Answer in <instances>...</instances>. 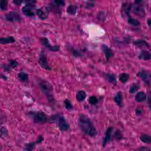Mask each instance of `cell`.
<instances>
[{"mask_svg": "<svg viewBox=\"0 0 151 151\" xmlns=\"http://www.w3.org/2000/svg\"><path fill=\"white\" fill-rule=\"evenodd\" d=\"M143 113H144V111H143V109H141V108H138V109L136 110V114L138 115V116H139V115L143 114Z\"/></svg>", "mask_w": 151, "mask_h": 151, "instance_id": "35", "label": "cell"}, {"mask_svg": "<svg viewBox=\"0 0 151 151\" xmlns=\"http://www.w3.org/2000/svg\"><path fill=\"white\" fill-rule=\"evenodd\" d=\"M78 8L75 5H71L67 9V13L71 15H75L77 13Z\"/></svg>", "mask_w": 151, "mask_h": 151, "instance_id": "21", "label": "cell"}, {"mask_svg": "<svg viewBox=\"0 0 151 151\" xmlns=\"http://www.w3.org/2000/svg\"><path fill=\"white\" fill-rule=\"evenodd\" d=\"M137 75L141 78L146 84H147L148 86H150V82H151V74L149 71L145 69H142L139 72Z\"/></svg>", "mask_w": 151, "mask_h": 151, "instance_id": "6", "label": "cell"}, {"mask_svg": "<svg viewBox=\"0 0 151 151\" xmlns=\"http://www.w3.org/2000/svg\"><path fill=\"white\" fill-rule=\"evenodd\" d=\"M55 121H56L58 127L62 131H66L70 128V125L62 115L55 116Z\"/></svg>", "mask_w": 151, "mask_h": 151, "instance_id": "4", "label": "cell"}, {"mask_svg": "<svg viewBox=\"0 0 151 151\" xmlns=\"http://www.w3.org/2000/svg\"><path fill=\"white\" fill-rule=\"evenodd\" d=\"M101 48L107 60H109L113 56V52L107 46L105 45H102L101 46Z\"/></svg>", "mask_w": 151, "mask_h": 151, "instance_id": "11", "label": "cell"}, {"mask_svg": "<svg viewBox=\"0 0 151 151\" xmlns=\"http://www.w3.org/2000/svg\"><path fill=\"white\" fill-rule=\"evenodd\" d=\"M52 5L54 6L57 7V8H60L64 6L65 5V3L64 1H55L53 2Z\"/></svg>", "mask_w": 151, "mask_h": 151, "instance_id": "28", "label": "cell"}, {"mask_svg": "<svg viewBox=\"0 0 151 151\" xmlns=\"http://www.w3.org/2000/svg\"><path fill=\"white\" fill-rule=\"evenodd\" d=\"M105 79L110 83L115 84L117 83V79L115 74H113L105 73L104 74Z\"/></svg>", "mask_w": 151, "mask_h": 151, "instance_id": "16", "label": "cell"}, {"mask_svg": "<svg viewBox=\"0 0 151 151\" xmlns=\"http://www.w3.org/2000/svg\"><path fill=\"white\" fill-rule=\"evenodd\" d=\"M78 124L81 130L86 135L91 137H94L97 135L98 132L93 123L85 114H80L78 119Z\"/></svg>", "mask_w": 151, "mask_h": 151, "instance_id": "1", "label": "cell"}, {"mask_svg": "<svg viewBox=\"0 0 151 151\" xmlns=\"http://www.w3.org/2000/svg\"><path fill=\"white\" fill-rule=\"evenodd\" d=\"M13 2L16 5H17V6H20L22 4L23 1H21V0H17V1H14Z\"/></svg>", "mask_w": 151, "mask_h": 151, "instance_id": "36", "label": "cell"}, {"mask_svg": "<svg viewBox=\"0 0 151 151\" xmlns=\"http://www.w3.org/2000/svg\"><path fill=\"white\" fill-rule=\"evenodd\" d=\"M89 102L91 105H94L97 104L98 102V99L97 97L94 96H91L89 98Z\"/></svg>", "mask_w": 151, "mask_h": 151, "instance_id": "30", "label": "cell"}, {"mask_svg": "<svg viewBox=\"0 0 151 151\" xmlns=\"http://www.w3.org/2000/svg\"><path fill=\"white\" fill-rule=\"evenodd\" d=\"M8 1H0V9L2 10H6L8 8Z\"/></svg>", "mask_w": 151, "mask_h": 151, "instance_id": "29", "label": "cell"}, {"mask_svg": "<svg viewBox=\"0 0 151 151\" xmlns=\"http://www.w3.org/2000/svg\"><path fill=\"white\" fill-rule=\"evenodd\" d=\"M112 131L113 128L112 127H109L107 130L105 134V138L103 139V143H102L103 147H105L107 143L111 140Z\"/></svg>", "mask_w": 151, "mask_h": 151, "instance_id": "12", "label": "cell"}, {"mask_svg": "<svg viewBox=\"0 0 151 151\" xmlns=\"http://www.w3.org/2000/svg\"><path fill=\"white\" fill-rule=\"evenodd\" d=\"M38 83L41 90L46 96L49 101L50 102L53 101V89L51 84L46 81L42 79L39 80Z\"/></svg>", "mask_w": 151, "mask_h": 151, "instance_id": "2", "label": "cell"}, {"mask_svg": "<svg viewBox=\"0 0 151 151\" xmlns=\"http://www.w3.org/2000/svg\"><path fill=\"white\" fill-rule=\"evenodd\" d=\"M7 133V130L5 128H2L1 129H0V136L1 137L6 136Z\"/></svg>", "mask_w": 151, "mask_h": 151, "instance_id": "32", "label": "cell"}, {"mask_svg": "<svg viewBox=\"0 0 151 151\" xmlns=\"http://www.w3.org/2000/svg\"><path fill=\"white\" fill-rule=\"evenodd\" d=\"M115 137L118 140H121L122 139V135H121V133L120 131H116L115 133Z\"/></svg>", "mask_w": 151, "mask_h": 151, "instance_id": "33", "label": "cell"}, {"mask_svg": "<svg viewBox=\"0 0 151 151\" xmlns=\"http://www.w3.org/2000/svg\"><path fill=\"white\" fill-rule=\"evenodd\" d=\"M15 42V40L13 36L0 38V44L6 45V44H13Z\"/></svg>", "mask_w": 151, "mask_h": 151, "instance_id": "15", "label": "cell"}, {"mask_svg": "<svg viewBox=\"0 0 151 151\" xmlns=\"http://www.w3.org/2000/svg\"><path fill=\"white\" fill-rule=\"evenodd\" d=\"M141 141L145 144H150L151 143V138L150 136L146 134H143L140 137Z\"/></svg>", "mask_w": 151, "mask_h": 151, "instance_id": "23", "label": "cell"}, {"mask_svg": "<svg viewBox=\"0 0 151 151\" xmlns=\"http://www.w3.org/2000/svg\"><path fill=\"white\" fill-rule=\"evenodd\" d=\"M140 88V86L138 83H133L129 88V93L130 94H134L137 92Z\"/></svg>", "mask_w": 151, "mask_h": 151, "instance_id": "25", "label": "cell"}, {"mask_svg": "<svg viewBox=\"0 0 151 151\" xmlns=\"http://www.w3.org/2000/svg\"><path fill=\"white\" fill-rule=\"evenodd\" d=\"M28 151H32V150H27Z\"/></svg>", "mask_w": 151, "mask_h": 151, "instance_id": "38", "label": "cell"}, {"mask_svg": "<svg viewBox=\"0 0 151 151\" xmlns=\"http://www.w3.org/2000/svg\"><path fill=\"white\" fill-rule=\"evenodd\" d=\"M35 14L41 20H45L49 15V9L46 6H43L35 11Z\"/></svg>", "mask_w": 151, "mask_h": 151, "instance_id": "8", "label": "cell"}, {"mask_svg": "<svg viewBox=\"0 0 151 151\" xmlns=\"http://www.w3.org/2000/svg\"><path fill=\"white\" fill-rule=\"evenodd\" d=\"M18 78L19 80L23 82H26L28 80V75L25 72H21L18 74Z\"/></svg>", "mask_w": 151, "mask_h": 151, "instance_id": "20", "label": "cell"}, {"mask_svg": "<svg viewBox=\"0 0 151 151\" xmlns=\"http://www.w3.org/2000/svg\"><path fill=\"white\" fill-rule=\"evenodd\" d=\"M30 115L33 118V120L36 123L43 124L47 121H50V118H48L44 113L41 112H32Z\"/></svg>", "mask_w": 151, "mask_h": 151, "instance_id": "3", "label": "cell"}, {"mask_svg": "<svg viewBox=\"0 0 151 151\" xmlns=\"http://www.w3.org/2000/svg\"><path fill=\"white\" fill-rule=\"evenodd\" d=\"M147 96L145 93L143 91L139 92L135 96V100L137 102H141L145 101L146 99Z\"/></svg>", "mask_w": 151, "mask_h": 151, "instance_id": "17", "label": "cell"}, {"mask_svg": "<svg viewBox=\"0 0 151 151\" xmlns=\"http://www.w3.org/2000/svg\"><path fill=\"white\" fill-rule=\"evenodd\" d=\"M134 45L136 46L140 47H149V44L145 41L143 40H138L135 41L134 43Z\"/></svg>", "mask_w": 151, "mask_h": 151, "instance_id": "22", "label": "cell"}, {"mask_svg": "<svg viewBox=\"0 0 151 151\" xmlns=\"http://www.w3.org/2000/svg\"><path fill=\"white\" fill-rule=\"evenodd\" d=\"M147 23H148V26L150 27V25H151V20L150 19H148V21H147Z\"/></svg>", "mask_w": 151, "mask_h": 151, "instance_id": "37", "label": "cell"}, {"mask_svg": "<svg viewBox=\"0 0 151 151\" xmlns=\"http://www.w3.org/2000/svg\"><path fill=\"white\" fill-rule=\"evenodd\" d=\"M133 12L135 14L140 17H143L145 15V9L141 6H134L133 7Z\"/></svg>", "mask_w": 151, "mask_h": 151, "instance_id": "13", "label": "cell"}, {"mask_svg": "<svg viewBox=\"0 0 151 151\" xmlns=\"http://www.w3.org/2000/svg\"><path fill=\"white\" fill-rule=\"evenodd\" d=\"M86 94L83 91H79L76 94V99L79 101H82L86 98Z\"/></svg>", "mask_w": 151, "mask_h": 151, "instance_id": "19", "label": "cell"}, {"mask_svg": "<svg viewBox=\"0 0 151 151\" xmlns=\"http://www.w3.org/2000/svg\"><path fill=\"white\" fill-rule=\"evenodd\" d=\"M128 23L129 24H130V25L135 26H139L140 24V23L138 20L132 18V17H130V16L128 18Z\"/></svg>", "mask_w": 151, "mask_h": 151, "instance_id": "26", "label": "cell"}, {"mask_svg": "<svg viewBox=\"0 0 151 151\" xmlns=\"http://www.w3.org/2000/svg\"><path fill=\"white\" fill-rule=\"evenodd\" d=\"M123 94L121 92H118L115 96H114L113 100L115 103H117L118 106L120 107L122 106L123 105Z\"/></svg>", "mask_w": 151, "mask_h": 151, "instance_id": "14", "label": "cell"}, {"mask_svg": "<svg viewBox=\"0 0 151 151\" xmlns=\"http://www.w3.org/2000/svg\"><path fill=\"white\" fill-rule=\"evenodd\" d=\"M9 65H10V67L13 68L17 67L18 65V62L16 61L15 60H10V61L9 62Z\"/></svg>", "mask_w": 151, "mask_h": 151, "instance_id": "31", "label": "cell"}, {"mask_svg": "<svg viewBox=\"0 0 151 151\" xmlns=\"http://www.w3.org/2000/svg\"><path fill=\"white\" fill-rule=\"evenodd\" d=\"M129 75L127 73H122L119 76V80L121 82L125 83L127 82L129 79Z\"/></svg>", "mask_w": 151, "mask_h": 151, "instance_id": "24", "label": "cell"}, {"mask_svg": "<svg viewBox=\"0 0 151 151\" xmlns=\"http://www.w3.org/2000/svg\"><path fill=\"white\" fill-rule=\"evenodd\" d=\"M64 106L66 109L68 111H72L73 110V106L70 101L68 99H66L64 101Z\"/></svg>", "mask_w": 151, "mask_h": 151, "instance_id": "27", "label": "cell"}, {"mask_svg": "<svg viewBox=\"0 0 151 151\" xmlns=\"http://www.w3.org/2000/svg\"><path fill=\"white\" fill-rule=\"evenodd\" d=\"M41 42L43 45L47 47L49 50L52 52H55L59 51L60 49V47L59 46H52L50 44L49 41L47 38L43 37L41 39Z\"/></svg>", "mask_w": 151, "mask_h": 151, "instance_id": "10", "label": "cell"}, {"mask_svg": "<svg viewBox=\"0 0 151 151\" xmlns=\"http://www.w3.org/2000/svg\"><path fill=\"white\" fill-rule=\"evenodd\" d=\"M6 20L11 22H16L21 21L22 17L20 14L15 11H11L5 15Z\"/></svg>", "mask_w": 151, "mask_h": 151, "instance_id": "5", "label": "cell"}, {"mask_svg": "<svg viewBox=\"0 0 151 151\" xmlns=\"http://www.w3.org/2000/svg\"><path fill=\"white\" fill-rule=\"evenodd\" d=\"M138 57L140 60H147L151 59V55L148 51H143L140 54Z\"/></svg>", "mask_w": 151, "mask_h": 151, "instance_id": "18", "label": "cell"}, {"mask_svg": "<svg viewBox=\"0 0 151 151\" xmlns=\"http://www.w3.org/2000/svg\"><path fill=\"white\" fill-rule=\"evenodd\" d=\"M35 4H26L23 7L22 10L24 14L29 17L34 16L35 15Z\"/></svg>", "mask_w": 151, "mask_h": 151, "instance_id": "7", "label": "cell"}, {"mask_svg": "<svg viewBox=\"0 0 151 151\" xmlns=\"http://www.w3.org/2000/svg\"><path fill=\"white\" fill-rule=\"evenodd\" d=\"M137 151H151V150L148 147L143 146L138 148Z\"/></svg>", "mask_w": 151, "mask_h": 151, "instance_id": "34", "label": "cell"}, {"mask_svg": "<svg viewBox=\"0 0 151 151\" xmlns=\"http://www.w3.org/2000/svg\"><path fill=\"white\" fill-rule=\"evenodd\" d=\"M39 63L40 66L42 68H44L47 71L51 70V67L48 65V62L46 56L44 53H42L40 55L39 60Z\"/></svg>", "mask_w": 151, "mask_h": 151, "instance_id": "9", "label": "cell"}]
</instances>
